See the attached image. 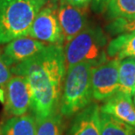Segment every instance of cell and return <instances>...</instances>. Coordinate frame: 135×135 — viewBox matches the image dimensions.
I'll list each match as a JSON object with an SVG mask.
<instances>
[{
    "label": "cell",
    "instance_id": "obj_1",
    "mask_svg": "<svg viewBox=\"0 0 135 135\" xmlns=\"http://www.w3.org/2000/svg\"><path fill=\"white\" fill-rule=\"evenodd\" d=\"M11 71L28 82L32 95L30 108L36 119L59 112L67 71L62 46L47 45L36 55L12 66Z\"/></svg>",
    "mask_w": 135,
    "mask_h": 135
},
{
    "label": "cell",
    "instance_id": "obj_2",
    "mask_svg": "<svg viewBox=\"0 0 135 135\" xmlns=\"http://www.w3.org/2000/svg\"><path fill=\"white\" fill-rule=\"evenodd\" d=\"M108 37L100 26L90 25L63 47L66 70L81 62L97 66L109 60Z\"/></svg>",
    "mask_w": 135,
    "mask_h": 135
},
{
    "label": "cell",
    "instance_id": "obj_3",
    "mask_svg": "<svg viewBox=\"0 0 135 135\" xmlns=\"http://www.w3.org/2000/svg\"><path fill=\"white\" fill-rule=\"evenodd\" d=\"M92 67L90 63L81 62L67 69L59 104L62 117H72L91 104Z\"/></svg>",
    "mask_w": 135,
    "mask_h": 135
},
{
    "label": "cell",
    "instance_id": "obj_4",
    "mask_svg": "<svg viewBox=\"0 0 135 135\" xmlns=\"http://www.w3.org/2000/svg\"><path fill=\"white\" fill-rule=\"evenodd\" d=\"M41 8L36 0H0V44L28 36Z\"/></svg>",
    "mask_w": 135,
    "mask_h": 135
},
{
    "label": "cell",
    "instance_id": "obj_5",
    "mask_svg": "<svg viewBox=\"0 0 135 135\" xmlns=\"http://www.w3.org/2000/svg\"><path fill=\"white\" fill-rule=\"evenodd\" d=\"M117 59H109L91 69V88L92 97L96 101H106L118 92V66Z\"/></svg>",
    "mask_w": 135,
    "mask_h": 135
},
{
    "label": "cell",
    "instance_id": "obj_6",
    "mask_svg": "<svg viewBox=\"0 0 135 135\" xmlns=\"http://www.w3.org/2000/svg\"><path fill=\"white\" fill-rule=\"evenodd\" d=\"M57 8L49 5L42 7L34 18L28 36L48 45L62 46L64 40L57 18Z\"/></svg>",
    "mask_w": 135,
    "mask_h": 135
},
{
    "label": "cell",
    "instance_id": "obj_7",
    "mask_svg": "<svg viewBox=\"0 0 135 135\" xmlns=\"http://www.w3.org/2000/svg\"><path fill=\"white\" fill-rule=\"evenodd\" d=\"M88 17V6H74L64 0L59 1L57 18L62 33L64 45L87 27Z\"/></svg>",
    "mask_w": 135,
    "mask_h": 135
},
{
    "label": "cell",
    "instance_id": "obj_8",
    "mask_svg": "<svg viewBox=\"0 0 135 135\" xmlns=\"http://www.w3.org/2000/svg\"><path fill=\"white\" fill-rule=\"evenodd\" d=\"M5 112L12 117L25 115L31 107L30 86L24 76H12L5 85Z\"/></svg>",
    "mask_w": 135,
    "mask_h": 135
},
{
    "label": "cell",
    "instance_id": "obj_9",
    "mask_svg": "<svg viewBox=\"0 0 135 135\" xmlns=\"http://www.w3.org/2000/svg\"><path fill=\"white\" fill-rule=\"evenodd\" d=\"M47 45L30 36L20 37L8 42L2 52V56L8 66L23 62L42 51Z\"/></svg>",
    "mask_w": 135,
    "mask_h": 135
},
{
    "label": "cell",
    "instance_id": "obj_10",
    "mask_svg": "<svg viewBox=\"0 0 135 135\" xmlns=\"http://www.w3.org/2000/svg\"><path fill=\"white\" fill-rule=\"evenodd\" d=\"M66 135H101L99 105L91 103L76 113Z\"/></svg>",
    "mask_w": 135,
    "mask_h": 135
},
{
    "label": "cell",
    "instance_id": "obj_11",
    "mask_svg": "<svg viewBox=\"0 0 135 135\" xmlns=\"http://www.w3.org/2000/svg\"><path fill=\"white\" fill-rule=\"evenodd\" d=\"M100 110L135 127V105L132 97L118 91L105 101Z\"/></svg>",
    "mask_w": 135,
    "mask_h": 135
},
{
    "label": "cell",
    "instance_id": "obj_12",
    "mask_svg": "<svg viewBox=\"0 0 135 135\" xmlns=\"http://www.w3.org/2000/svg\"><path fill=\"white\" fill-rule=\"evenodd\" d=\"M106 52L109 59L135 58V33L119 34L109 42Z\"/></svg>",
    "mask_w": 135,
    "mask_h": 135
},
{
    "label": "cell",
    "instance_id": "obj_13",
    "mask_svg": "<svg viewBox=\"0 0 135 135\" xmlns=\"http://www.w3.org/2000/svg\"><path fill=\"white\" fill-rule=\"evenodd\" d=\"M37 120L33 114L12 117L2 126L0 135H36Z\"/></svg>",
    "mask_w": 135,
    "mask_h": 135
},
{
    "label": "cell",
    "instance_id": "obj_14",
    "mask_svg": "<svg viewBox=\"0 0 135 135\" xmlns=\"http://www.w3.org/2000/svg\"><path fill=\"white\" fill-rule=\"evenodd\" d=\"M118 81V91L133 97L135 88V58H126L119 61Z\"/></svg>",
    "mask_w": 135,
    "mask_h": 135
},
{
    "label": "cell",
    "instance_id": "obj_15",
    "mask_svg": "<svg viewBox=\"0 0 135 135\" xmlns=\"http://www.w3.org/2000/svg\"><path fill=\"white\" fill-rule=\"evenodd\" d=\"M101 135H135V127L100 110Z\"/></svg>",
    "mask_w": 135,
    "mask_h": 135
},
{
    "label": "cell",
    "instance_id": "obj_16",
    "mask_svg": "<svg viewBox=\"0 0 135 135\" xmlns=\"http://www.w3.org/2000/svg\"><path fill=\"white\" fill-rule=\"evenodd\" d=\"M106 11L110 18L135 20V0H110Z\"/></svg>",
    "mask_w": 135,
    "mask_h": 135
},
{
    "label": "cell",
    "instance_id": "obj_17",
    "mask_svg": "<svg viewBox=\"0 0 135 135\" xmlns=\"http://www.w3.org/2000/svg\"><path fill=\"white\" fill-rule=\"evenodd\" d=\"M36 120V135H62L63 118L59 112L45 118Z\"/></svg>",
    "mask_w": 135,
    "mask_h": 135
},
{
    "label": "cell",
    "instance_id": "obj_18",
    "mask_svg": "<svg viewBox=\"0 0 135 135\" xmlns=\"http://www.w3.org/2000/svg\"><path fill=\"white\" fill-rule=\"evenodd\" d=\"M12 73L10 66H8L3 59L2 53L0 52V88H4L9 80L12 78Z\"/></svg>",
    "mask_w": 135,
    "mask_h": 135
},
{
    "label": "cell",
    "instance_id": "obj_19",
    "mask_svg": "<svg viewBox=\"0 0 135 135\" xmlns=\"http://www.w3.org/2000/svg\"><path fill=\"white\" fill-rule=\"evenodd\" d=\"M110 0H92L91 1V8L97 12H102L106 10L107 5Z\"/></svg>",
    "mask_w": 135,
    "mask_h": 135
},
{
    "label": "cell",
    "instance_id": "obj_20",
    "mask_svg": "<svg viewBox=\"0 0 135 135\" xmlns=\"http://www.w3.org/2000/svg\"><path fill=\"white\" fill-rule=\"evenodd\" d=\"M64 1L68 3V4L74 5V6L83 7V6H88L92 0H64Z\"/></svg>",
    "mask_w": 135,
    "mask_h": 135
},
{
    "label": "cell",
    "instance_id": "obj_21",
    "mask_svg": "<svg viewBox=\"0 0 135 135\" xmlns=\"http://www.w3.org/2000/svg\"><path fill=\"white\" fill-rule=\"evenodd\" d=\"M42 5V7L49 5V6H58V2L60 0H36Z\"/></svg>",
    "mask_w": 135,
    "mask_h": 135
},
{
    "label": "cell",
    "instance_id": "obj_22",
    "mask_svg": "<svg viewBox=\"0 0 135 135\" xmlns=\"http://www.w3.org/2000/svg\"><path fill=\"white\" fill-rule=\"evenodd\" d=\"M5 94H4V91L3 90V88H0V101L2 103H4L5 102Z\"/></svg>",
    "mask_w": 135,
    "mask_h": 135
},
{
    "label": "cell",
    "instance_id": "obj_23",
    "mask_svg": "<svg viewBox=\"0 0 135 135\" xmlns=\"http://www.w3.org/2000/svg\"><path fill=\"white\" fill-rule=\"evenodd\" d=\"M133 103H134V105H135V88H134V90H133Z\"/></svg>",
    "mask_w": 135,
    "mask_h": 135
},
{
    "label": "cell",
    "instance_id": "obj_24",
    "mask_svg": "<svg viewBox=\"0 0 135 135\" xmlns=\"http://www.w3.org/2000/svg\"><path fill=\"white\" fill-rule=\"evenodd\" d=\"M133 33H135V20H134V30H133Z\"/></svg>",
    "mask_w": 135,
    "mask_h": 135
}]
</instances>
